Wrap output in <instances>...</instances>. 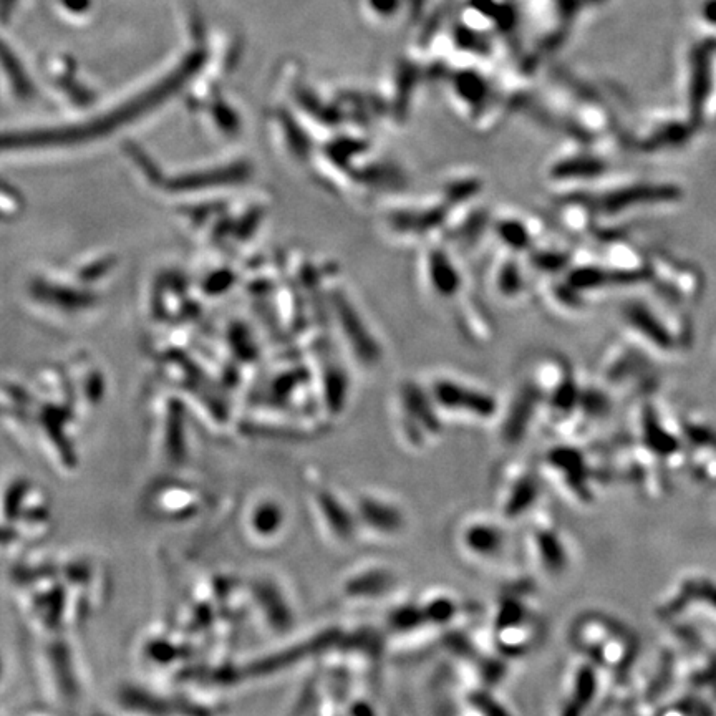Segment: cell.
<instances>
[{
	"label": "cell",
	"mask_w": 716,
	"mask_h": 716,
	"mask_svg": "<svg viewBox=\"0 0 716 716\" xmlns=\"http://www.w3.org/2000/svg\"><path fill=\"white\" fill-rule=\"evenodd\" d=\"M244 533L257 546L281 541L289 526V509L277 494L261 491L247 501L242 518Z\"/></svg>",
	"instance_id": "cell-18"
},
{
	"label": "cell",
	"mask_w": 716,
	"mask_h": 716,
	"mask_svg": "<svg viewBox=\"0 0 716 716\" xmlns=\"http://www.w3.org/2000/svg\"><path fill=\"white\" fill-rule=\"evenodd\" d=\"M581 191L589 199L600 228L614 226L634 214L672 208L685 198L682 186L667 179L610 178V175Z\"/></svg>",
	"instance_id": "cell-2"
},
{
	"label": "cell",
	"mask_w": 716,
	"mask_h": 716,
	"mask_svg": "<svg viewBox=\"0 0 716 716\" xmlns=\"http://www.w3.org/2000/svg\"><path fill=\"white\" fill-rule=\"evenodd\" d=\"M680 108L698 133L716 126V39L693 44L683 59Z\"/></svg>",
	"instance_id": "cell-4"
},
{
	"label": "cell",
	"mask_w": 716,
	"mask_h": 716,
	"mask_svg": "<svg viewBox=\"0 0 716 716\" xmlns=\"http://www.w3.org/2000/svg\"><path fill=\"white\" fill-rule=\"evenodd\" d=\"M443 420L468 425H488L498 421L501 402L488 388L455 375H435L425 385Z\"/></svg>",
	"instance_id": "cell-5"
},
{
	"label": "cell",
	"mask_w": 716,
	"mask_h": 716,
	"mask_svg": "<svg viewBox=\"0 0 716 716\" xmlns=\"http://www.w3.org/2000/svg\"><path fill=\"white\" fill-rule=\"evenodd\" d=\"M599 693L597 665L582 655L577 662L571 663L566 680L562 685V715H579L594 705Z\"/></svg>",
	"instance_id": "cell-22"
},
{
	"label": "cell",
	"mask_w": 716,
	"mask_h": 716,
	"mask_svg": "<svg viewBox=\"0 0 716 716\" xmlns=\"http://www.w3.org/2000/svg\"><path fill=\"white\" fill-rule=\"evenodd\" d=\"M654 360L624 337L614 340L602 352L597 367V380L610 392L637 393V390L655 385L652 377Z\"/></svg>",
	"instance_id": "cell-14"
},
{
	"label": "cell",
	"mask_w": 716,
	"mask_h": 716,
	"mask_svg": "<svg viewBox=\"0 0 716 716\" xmlns=\"http://www.w3.org/2000/svg\"><path fill=\"white\" fill-rule=\"evenodd\" d=\"M652 292L675 304H695L705 291V277L692 261L665 251L649 249V282Z\"/></svg>",
	"instance_id": "cell-11"
},
{
	"label": "cell",
	"mask_w": 716,
	"mask_h": 716,
	"mask_svg": "<svg viewBox=\"0 0 716 716\" xmlns=\"http://www.w3.org/2000/svg\"><path fill=\"white\" fill-rule=\"evenodd\" d=\"M531 256V269L537 272L542 279L547 277L561 276L572 266L576 259L577 249L571 242L559 239V241H544V244H534L529 249Z\"/></svg>",
	"instance_id": "cell-24"
},
{
	"label": "cell",
	"mask_w": 716,
	"mask_h": 716,
	"mask_svg": "<svg viewBox=\"0 0 716 716\" xmlns=\"http://www.w3.org/2000/svg\"><path fill=\"white\" fill-rule=\"evenodd\" d=\"M541 484L537 466L524 461L508 463L496 481V514L509 524L531 518L539 506Z\"/></svg>",
	"instance_id": "cell-15"
},
{
	"label": "cell",
	"mask_w": 716,
	"mask_h": 716,
	"mask_svg": "<svg viewBox=\"0 0 716 716\" xmlns=\"http://www.w3.org/2000/svg\"><path fill=\"white\" fill-rule=\"evenodd\" d=\"M703 604L708 615H716V584L707 579H687L680 582L667 602L660 607V614L668 619L678 617L690 605Z\"/></svg>",
	"instance_id": "cell-23"
},
{
	"label": "cell",
	"mask_w": 716,
	"mask_h": 716,
	"mask_svg": "<svg viewBox=\"0 0 716 716\" xmlns=\"http://www.w3.org/2000/svg\"><path fill=\"white\" fill-rule=\"evenodd\" d=\"M421 615L425 619L426 627H443L450 625L460 612V604L453 594L445 591H431L423 594L418 600Z\"/></svg>",
	"instance_id": "cell-26"
},
{
	"label": "cell",
	"mask_w": 716,
	"mask_h": 716,
	"mask_svg": "<svg viewBox=\"0 0 716 716\" xmlns=\"http://www.w3.org/2000/svg\"><path fill=\"white\" fill-rule=\"evenodd\" d=\"M537 470L541 473L542 483L546 479L574 506L586 508L596 501L592 483L602 481V470L592 466L591 456L586 451L582 453L579 448L569 445L554 446L542 456Z\"/></svg>",
	"instance_id": "cell-6"
},
{
	"label": "cell",
	"mask_w": 716,
	"mask_h": 716,
	"mask_svg": "<svg viewBox=\"0 0 716 716\" xmlns=\"http://www.w3.org/2000/svg\"><path fill=\"white\" fill-rule=\"evenodd\" d=\"M393 423L403 445L425 450L435 445L445 430V420L431 400L425 385L403 382L393 398Z\"/></svg>",
	"instance_id": "cell-7"
},
{
	"label": "cell",
	"mask_w": 716,
	"mask_h": 716,
	"mask_svg": "<svg viewBox=\"0 0 716 716\" xmlns=\"http://www.w3.org/2000/svg\"><path fill=\"white\" fill-rule=\"evenodd\" d=\"M491 625L494 652L504 658L529 654L542 635L541 620L533 607L516 594L499 599Z\"/></svg>",
	"instance_id": "cell-10"
},
{
	"label": "cell",
	"mask_w": 716,
	"mask_h": 716,
	"mask_svg": "<svg viewBox=\"0 0 716 716\" xmlns=\"http://www.w3.org/2000/svg\"><path fill=\"white\" fill-rule=\"evenodd\" d=\"M609 175L610 161L602 146L579 140L557 153L546 170L547 179L562 193L592 188Z\"/></svg>",
	"instance_id": "cell-12"
},
{
	"label": "cell",
	"mask_w": 716,
	"mask_h": 716,
	"mask_svg": "<svg viewBox=\"0 0 716 716\" xmlns=\"http://www.w3.org/2000/svg\"><path fill=\"white\" fill-rule=\"evenodd\" d=\"M508 524L496 513L466 514L453 531L456 551L475 566H498L506 561L511 546Z\"/></svg>",
	"instance_id": "cell-9"
},
{
	"label": "cell",
	"mask_w": 716,
	"mask_h": 716,
	"mask_svg": "<svg viewBox=\"0 0 716 716\" xmlns=\"http://www.w3.org/2000/svg\"><path fill=\"white\" fill-rule=\"evenodd\" d=\"M358 533L377 541H398L407 536L412 518L407 506L393 494L362 489L352 498Z\"/></svg>",
	"instance_id": "cell-13"
},
{
	"label": "cell",
	"mask_w": 716,
	"mask_h": 716,
	"mask_svg": "<svg viewBox=\"0 0 716 716\" xmlns=\"http://www.w3.org/2000/svg\"><path fill=\"white\" fill-rule=\"evenodd\" d=\"M252 607L271 634H287L296 622V609L286 587L276 577L261 574L251 582Z\"/></svg>",
	"instance_id": "cell-19"
},
{
	"label": "cell",
	"mask_w": 716,
	"mask_h": 716,
	"mask_svg": "<svg viewBox=\"0 0 716 716\" xmlns=\"http://www.w3.org/2000/svg\"><path fill=\"white\" fill-rule=\"evenodd\" d=\"M569 639L579 654L612 673L625 672L639 650L634 634L607 615H582L572 625Z\"/></svg>",
	"instance_id": "cell-3"
},
{
	"label": "cell",
	"mask_w": 716,
	"mask_h": 716,
	"mask_svg": "<svg viewBox=\"0 0 716 716\" xmlns=\"http://www.w3.org/2000/svg\"><path fill=\"white\" fill-rule=\"evenodd\" d=\"M625 340L649 355L654 362L677 360L693 344V324L685 305L675 304L652 292L649 297L624 300L619 309Z\"/></svg>",
	"instance_id": "cell-1"
},
{
	"label": "cell",
	"mask_w": 716,
	"mask_h": 716,
	"mask_svg": "<svg viewBox=\"0 0 716 716\" xmlns=\"http://www.w3.org/2000/svg\"><path fill=\"white\" fill-rule=\"evenodd\" d=\"M524 537L534 571L547 579H561L571 567V551L551 514L537 508Z\"/></svg>",
	"instance_id": "cell-17"
},
{
	"label": "cell",
	"mask_w": 716,
	"mask_h": 716,
	"mask_svg": "<svg viewBox=\"0 0 716 716\" xmlns=\"http://www.w3.org/2000/svg\"><path fill=\"white\" fill-rule=\"evenodd\" d=\"M309 503L322 533L335 546H350L360 536L352 498H347L332 484L314 479L309 484Z\"/></svg>",
	"instance_id": "cell-16"
},
{
	"label": "cell",
	"mask_w": 716,
	"mask_h": 716,
	"mask_svg": "<svg viewBox=\"0 0 716 716\" xmlns=\"http://www.w3.org/2000/svg\"><path fill=\"white\" fill-rule=\"evenodd\" d=\"M697 133L682 108L654 110L645 113L625 133H620V143L640 155H662L687 148Z\"/></svg>",
	"instance_id": "cell-8"
},
{
	"label": "cell",
	"mask_w": 716,
	"mask_h": 716,
	"mask_svg": "<svg viewBox=\"0 0 716 716\" xmlns=\"http://www.w3.org/2000/svg\"><path fill=\"white\" fill-rule=\"evenodd\" d=\"M539 415H541V400L528 378L516 388V392L506 405L501 403L498 417L499 438L504 445H519L526 438V433Z\"/></svg>",
	"instance_id": "cell-20"
},
{
	"label": "cell",
	"mask_w": 716,
	"mask_h": 716,
	"mask_svg": "<svg viewBox=\"0 0 716 716\" xmlns=\"http://www.w3.org/2000/svg\"><path fill=\"white\" fill-rule=\"evenodd\" d=\"M398 574L387 564H362L347 574L340 591L350 602H375L385 599L397 587Z\"/></svg>",
	"instance_id": "cell-21"
},
{
	"label": "cell",
	"mask_w": 716,
	"mask_h": 716,
	"mask_svg": "<svg viewBox=\"0 0 716 716\" xmlns=\"http://www.w3.org/2000/svg\"><path fill=\"white\" fill-rule=\"evenodd\" d=\"M544 300L552 312L566 319L582 317L589 309V299L571 286L564 274L544 279Z\"/></svg>",
	"instance_id": "cell-25"
}]
</instances>
